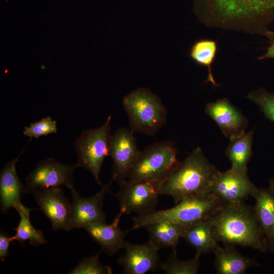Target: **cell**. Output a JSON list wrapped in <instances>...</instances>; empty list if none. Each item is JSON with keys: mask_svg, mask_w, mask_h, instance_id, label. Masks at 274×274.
<instances>
[{"mask_svg": "<svg viewBox=\"0 0 274 274\" xmlns=\"http://www.w3.org/2000/svg\"><path fill=\"white\" fill-rule=\"evenodd\" d=\"M200 16L208 27L264 36L274 22V0H207Z\"/></svg>", "mask_w": 274, "mask_h": 274, "instance_id": "6da1fadb", "label": "cell"}, {"mask_svg": "<svg viewBox=\"0 0 274 274\" xmlns=\"http://www.w3.org/2000/svg\"><path fill=\"white\" fill-rule=\"evenodd\" d=\"M210 220L218 242L268 252L254 207L244 201L222 205Z\"/></svg>", "mask_w": 274, "mask_h": 274, "instance_id": "7a4b0ae2", "label": "cell"}, {"mask_svg": "<svg viewBox=\"0 0 274 274\" xmlns=\"http://www.w3.org/2000/svg\"><path fill=\"white\" fill-rule=\"evenodd\" d=\"M218 171L196 147L160 184L159 194L170 196L176 204L190 196L209 192Z\"/></svg>", "mask_w": 274, "mask_h": 274, "instance_id": "3957f363", "label": "cell"}, {"mask_svg": "<svg viewBox=\"0 0 274 274\" xmlns=\"http://www.w3.org/2000/svg\"><path fill=\"white\" fill-rule=\"evenodd\" d=\"M222 205L210 192L197 194L183 199L171 208L134 216L131 229H138L159 221L170 222L187 227L209 219Z\"/></svg>", "mask_w": 274, "mask_h": 274, "instance_id": "277c9868", "label": "cell"}, {"mask_svg": "<svg viewBox=\"0 0 274 274\" xmlns=\"http://www.w3.org/2000/svg\"><path fill=\"white\" fill-rule=\"evenodd\" d=\"M122 104L133 133L153 136L166 123V108L149 89L139 88L132 91L123 97Z\"/></svg>", "mask_w": 274, "mask_h": 274, "instance_id": "5b68a950", "label": "cell"}, {"mask_svg": "<svg viewBox=\"0 0 274 274\" xmlns=\"http://www.w3.org/2000/svg\"><path fill=\"white\" fill-rule=\"evenodd\" d=\"M177 150L170 141L156 142L140 151L126 179L128 182L161 184L178 166Z\"/></svg>", "mask_w": 274, "mask_h": 274, "instance_id": "8992f818", "label": "cell"}, {"mask_svg": "<svg viewBox=\"0 0 274 274\" xmlns=\"http://www.w3.org/2000/svg\"><path fill=\"white\" fill-rule=\"evenodd\" d=\"M111 116L100 126L83 130L75 142L78 167L89 171L96 182L102 185L99 176L102 163L110 155Z\"/></svg>", "mask_w": 274, "mask_h": 274, "instance_id": "52a82bcc", "label": "cell"}, {"mask_svg": "<svg viewBox=\"0 0 274 274\" xmlns=\"http://www.w3.org/2000/svg\"><path fill=\"white\" fill-rule=\"evenodd\" d=\"M160 184L149 182L120 183L116 194L123 214L144 215L156 210Z\"/></svg>", "mask_w": 274, "mask_h": 274, "instance_id": "ba28073f", "label": "cell"}, {"mask_svg": "<svg viewBox=\"0 0 274 274\" xmlns=\"http://www.w3.org/2000/svg\"><path fill=\"white\" fill-rule=\"evenodd\" d=\"M76 168V164H64L52 158L42 160L26 178L24 193L62 186L71 190L74 189L73 175Z\"/></svg>", "mask_w": 274, "mask_h": 274, "instance_id": "9c48e42d", "label": "cell"}, {"mask_svg": "<svg viewBox=\"0 0 274 274\" xmlns=\"http://www.w3.org/2000/svg\"><path fill=\"white\" fill-rule=\"evenodd\" d=\"M133 133L130 129L121 127L111 136L109 156L113 161L111 180L119 184L126 180L140 151Z\"/></svg>", "mask_w": 274, "mask_h": 274, "instance_id": "30bf717a", "label": "cell"}, {"mask_svg": "<svg viewBox=\"0 0 274 274\" xmlns=\"http://www.w3.org/2000/svg\"><path fill=\"white\" fill-rule=\"evenodd\" d=\"M257 188L249 179L248 174L230 168L223 172H217L209 192L223 205L244 201L249 196H252Z\"/></svg>", "mask_w": 274, "mask_h": 274, "instance_id": "8fae6325", "label": "cell"}, {"mask_svg": "<svg viewBox=\"0 0 274 274\" xmlns=\"http://www.w3.org/2000/svg\"><path fill=\"white\" fill-rule=\"evenodd\" d=\"M113 181L101 185V189L94 195L84 197L75 189L72 193V215L68 231L74 228H84L86 225L106 222V214L103 210V201L110 192Z\"/></svg>", "mask_w": 274, "mask_h": 274, "instance_id": "7c38bea8", "label": "cell"}, {"mask_svg": "<svg viewBox=\"0 0 274 274\" xmlns=\"http://www.w3.org/2000/svg\"><path fill=\"white\" fill-rule=\"evenodd\" d=\"M33 193L40 210L49 219L53 230L68 231L72 203L66 198L61 187L40 189Z\"/></svg>", "mask_w": 274, "mask_h": 274, "instance_id": "4fadbf2b", "label": "cell"}, {"mask_svg": "<svg viewBox=\"0 0 274 274\" xmlns=\"http://www.w3.org/2000/svg\"><path fill=\"white\" fill-rule=\"evenodd\" d=\"M124 253L117 263L122 266V273L145 274L161 269L158 250L149 242L136 244L127 241L124 247Z\"/></svg>", "mask_w": 274, "mask_h": 274, "instance_id": "5bb4252c", "label": "cell"}, {"mask_svg": "<svg viewBox=\"0 0 274 274\" xmlns=\"http://www.w3.org/2000/svg\"><path fill=\"white\" fill-rule=\"evenodd\" d=\"M205 112L230 141L246 132L248 126L247 118L226 98L208 103L205 107Z\"/></svg>", "mask_w": 274, "mask_h": 274, "instance_id": "9a60e30c", "label": "cell"}, {"mask_svg": "<svg viewBox=\"0 0 274 274\" xmlns=\"http://www.w3.org/2000/svg\"><path fill=\"white\" fill-rule=\"evenodd\" d=\"M123 214L119 213L111 224L98 222L86 225L84 228L91 238L98 244L101 250L113 256L124 248L125 237L129 230H123L119 226Z\"/></svg>", "mask_w": 274, "mask_h": 274, "instance_id": "2e32d148", "label": "cell"}, {"mask_svg": "<svg viewBox=\"0 0 274 274\" xmlns=\"http://www.w3.org/2000/svg\"><path fill=\"white\" fill-rule=\"evenodd\" d=\"M18 158L8 162L0 173V206L2 213H6L10 208L15 210L24 206L21 199L25 186L20 180L16 171Z\"/></svg>", "mask_w": 274, "mask_h": 274, "instance_id": "e0dca14e", "label": "cell"}, {"mask_svg": "<svg viewBox=\"0 0 274 274\" xmlns=\"http://www.w3.org/2000/svg\"><path fill=\"white\" fill-rule=\"evenodd\" d=\"M252 196L255 199L253 207L265 237L267 250L274 252V194L268 188H257Z\"/></svg>", "mask_w": 274, "mask_h": 274, "instance_id": "ac0fdd59", "label": "cell"}, {"mask_svg": "<svg viewBox=\"0 0 274 274\" xmlns=\"http://www.w3.org/2000/svg\"><path fill=\"white\" fill-rule=\"evenodd\" d=\"M213 253L214 267L218 274H244L251 267L259 265L254 259L243 255L233 245H219Z\"/></svg>", "mask_w": 274, "mask_h": 274, "instance_id": "d6986e66", "label": "cell"}, {"mask_svg": "<svg viewBox=\"0 0 274 274\" xmlns=\"http://www.w3.org/2000/svg\"><path fill=\"white\" fill-rule=\"evenodd\" d=\"M143 227L148 231L149 241L158 251L167 248L176 251L179 239L186 228L182 225L167 221L154 222Z\"/></svg>", "mask_w": 274, "mask_h": 274, "instance_id": "ffe728a7", "label": "cell"}, {"mask_svg": "<svg viewBox=\"0 0 274 274\" xmlns=\"http://www.w3.org/2000/svg\"><path fill=\"white\" fill-rule=\"evenodd\" d=\"M182 238L200 255L213 252L219 246L210 218L186 227Z\"/></svg>", "mask_w": 274, "mask_h": 274, "instance_id": "44dd1931", "label": "cell"}, {"mask_svg": "<svg viewBox=\"0 0 274 274\" xmlns=\"http://www.w3.org/2000/svg\"><path fill=\"white\" fill-rule=\"evenodd\" d=\"M253 134L252 129L230 141L225 154L231 162V169L248 174V164L253 155Z\"/></svg>", "mask_w": 274, "mask_h": 274, "instance_id": "7402d4cb", "label": "cell"}, {"mask_svg": "<svg viewBox=\"0 0 274 274\" xmlns=\"http://www.w3.org/2000/svg\"><path fill=\"white\" fill-rule=\"evenodd\" d=\"M217 49L216 41L212 39H202L194 42L189 52L190 57L195 62L207 68L208 75L205 82H210L214 86H219L212 72V66L215 59Z\"/></svg>", "mask_w": 274, "mask_h": 274, "instance_id": "603a6c76", "label": "cell"}, {"mask_svg": "<svg viewBox=\"0 0 274 274\" xmlns=\"http://www.w3.org/2000/svg\"><path fill=\"white\" fill-rule=\"evenodd\" d=\"M16 210L20 216V220L17 226L14 229L15 234L11 236L12 242L17 241L23 244L28 241L30 245L35 247L46 244L48 242L45 238L42 231L36 229L30 222V213L34 209L24 206Z\"/></svg>", "mask_w": 274, "mask_h": 274, "instance_id": "cb8c5ba5", "label": "cell"}, {"mask_svg": "<svg viewBox=\"0 0 274 274\" xmlns=\"http://www.w3.org/2000/svg\"><path fill=\"white\" fill-rule=\"evenodd\" d=\"M200 255L186 260L178 258L176 251H173L167 260L162 263L161 269L167 274H196L200 266Z\"/></svg>", "mask_w": 274, "mask_h": 274, "instance_id": "d4e9b609", "label": "cell"}, {"mask_svg": "<svg viewBox=\"0 0 274 274\" xmlns=\"http://www.w3.org/2000/svg\"><path fill=\"white\" fill-rule=\"evenodd\" d=\"M247 98L259 106L267 119L274 122L273 92H269L265 88H259L250 91Z\"/></svg>", "mask_w": 274, "mask_h": 274, "instance_id": "484cf974", "label": "cell"}, {"mask_svg": "<svg viewBox=\"0 0 274 274\" xmlns=\"http://www.w3.org/2000/svg\"><path fill=\"white\" fill-rule=\"evenodd\" d=\"M112 268L103 265L99 254L86 257L81 260L78 264L68 273L70 274H111Z\"/></svg>", "mask_w": 274, "mask_h": 274, "instance_id": "4316f807", "label": "cell"}, {"mask_svg": "<svg viewBox=\"0 0 274 274\" xmlns=\"http://www.w3.org/2000/svg\"><path fill=\"white\" fill-rule=\"evenodd\" d=\"M56 124V120H53L50 117L47 116L31 123L29 126H25L23 133L26 136L38 139L41 136L56 133L57 131Z\"/></svg>", "mask_w": 274, "mask_h": 274, "instance_id": "83f0119b", "label": "cell"}, {"mask_svg": "<svg viewBox=\"0 0 274 274\" xmlns=\"http://www.w3.org/2000/svg\"><path fill=\"white\" fill-rule=\"evenodd\" d=\"M12 242L11 236L4 231L0 232V260L3 262L9 255V248Z\"/></svg>", "mask_w": 274, "mask_h": 274, "instance_id": "f1b7e54d", "label": "cell"}, {"mask_svg": "<svg viewBox=\"0 0 274 274\" xmlns=\"http://www.w3.org/2000/svg\"><path fill=\"white\" fill-rule=\"evenodd\" d=\"M264 36L269 40L270 45L266 52L258 57L259 60L274 58V31L269 30L266 32Z\"/></svg>", "mask_w": 274, "mask_h": 274, "instance_id": "f546056e", "label": "cell"}, {"mask_svg": "<svg viewBox=\"0 0 274 274\" xmlns=\"http://www.w3.org/2000/svg\"><path fill=\"white\" fill-rule=\"evenodd\" d=\"M269 190L274 194V177L271 178L269 181Z\"/></svg>", "mask_w": 274, "mask_h": 274, "instance_id": "4dcf8cb0", "label": "cell"}]
</instances>
